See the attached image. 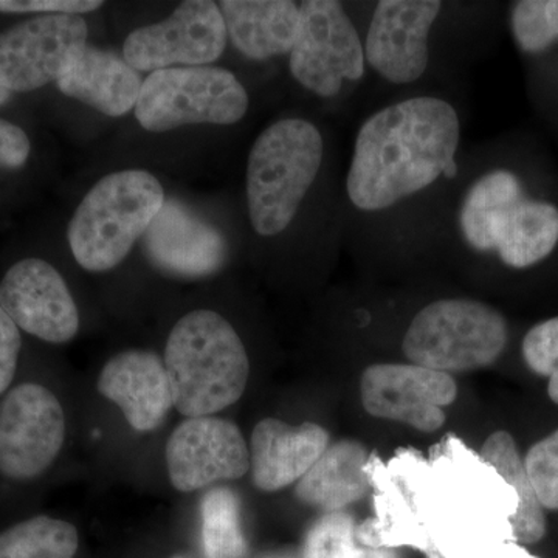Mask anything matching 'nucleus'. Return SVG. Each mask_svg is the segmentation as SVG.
I'll return each instance as SVG.
<instances>
[{
	"mask_svg": "<svg viewBox=\"0 0 558 558\" xmlns=\"http://www.w3.org/2000/svg\"><path fill=\"white\" fill-rule=\"evenodd\" d=\"M461 110L417 90L360 121L341 178L344 244L436 248L462 168Z\"/></svg>",
	"mask_w": 558,
	"mask_h": 558,
	"instance_id": "nucleus-1",
	"label": "nucleus"
},
{
	"mask_svg": "<svg viewBox=\"0 0 558 558\" xmlns=\"http://www.w3.org/2000/svg\"><path fill=\"white\" fill-rule=\"evenodd\" d=\"M558 247V205L529 193L519 172L464 153L436 248L526 270Z\"/></svg>",
	"mask_w": 558,
	"mask_h": 558,
	"instance_id": "nucleus-2",
	"label": "nucleus"
},
{
	"mask_svg": "<svg viewBox=\"0 0 558 558\" xmlns=\"http://www.w3.org/2000/svg\"><path fill=\"white\" fill-rule=\"evenodd\" d=\"M330 145L314 120L289 116L271 121L253 142L245 168L248 222L256 236L277 241L299 223L318 190L340 185L328 180Z\"/></svg>",
	"mask_w": 558,
	"mask_h": 558,
	"instance_id": "nucleus-3",
	"label": "nucleus"
},
{
	"mask_svg": "<svg viewBox=\"0 0 558 558\" xmlns=\"http://www.w3.org/2000/svg\"><path fill=\"white\" fill-rule=\"evenodd\" d=\"M163 362L174 409L185 417L215 416L247 388V349L229 319L215 311L183 315L168 336Z\"/></svg>",
	"mask_w": 558,
	"mask_h": 558,
	"instance_id": "nucleus-4",
	"label": "nucleus"
},
{
	"mask_svg": "<svg viewBox=\"0 0 558 558\" xmlns=\"http://www.w3.org/2000/svg\"><path fill=\"white\" fill-rule=\"evenodd\" d=\"M165 201L160 180L148 171L105 175L70 219L68 240L73 258L94 274L116 269L145 236Z\"/></svg>",
	"mask_w": 558,
	"mask_h": 558,
	"instance_id": "nucleus-5",
	"label": "nucleus"
},
{
	"mask_svg": "<svg viewBox=\"0 0 558 558\" xmlns=\"http://www.w3.org/2000/svg\"><path fill=\"white\" fill-rule=\"evenodd\" d=\"M508 341V319L501 312L484 301L446 296L411 317L402 352L413 365L451 376L494 365Z\"/></svg>",
	"mask_w": 558,
	"mask_h": 558,
	"instance_id": "nucleus-6",
	"label": "nucleus"
},
{
	"mask_svg": "<svg viewBox=\"0 0 558 558\" xmlns=\"http://www.w3.org/2000/svg\"><path fill=\"white\" fill-rule=\"evenodd\" d=\"M299 39L289 54L293 81L326 102L349 101L368 76L363 32L339 0H304Z\"/></svg>",
	"mask_w": 558,
	"mask_h": 558,
	"instance_id": "nucleus-7",
	"label": "nucleus"
},
{
	"mask_svg": "<svg viewBox=\"0 0 558 558\" xmlns=\"http://www.w3.org/2000/svg\"><path fill=\"white\" fill-rule=\"evenodd\" d=\"M250 109V95L233 72L216 65L157 70L143 81L135 119L149 132L189 124L231 126Z\"/></svg>",
	"mask_w": 558,
	"mask_h": 558,
	"instance_id": "nucleus-8",
	"label": "nucleus"
},
{
	"mask_svg": "<svg viewBox=\"0 0 558 558\" xmlns=\"http://www.w3.org/2000/svg\"><path fill=\"white\" fill-rule=\"evenodd\" d=\"M450 3L440 0H379L363 32L369 73L409 89L435 72L436 39Z\"/></svg>",
	"mask_w": 558,
	"mask_h": 558,
	"instance_id": "nucleus-9",
	"label": "nucleus"
},
{
	"mask_svg": "<svg viewBox=\"0 0 558 558\" xmlns=\"http://www.w3.org/2000/svg\"><path fill=\"white\" fill-rule=\"evenodd\" d=\"M65 414L44 385L25 381L0 402V475L27 483L39 478L60 457Z\"/></svg>",
	"mask_w": 558,
	"mask_h": 558,
	"instance_id": "nucleus-10",
	"label": "nucleus"
},
{
	"mask_svg": "<svg viewBox=\"0 0 558 558\" xmlns=\"http://www.w3.org/2000/svg\"><path fill=\"white\" fill-rule=\"evenodd\" d=\"M229 35L219 3L186 0L170 16L128 36L123 58L137 72L202 68L218 61Z\"/></svg>",
	"mask_w": 558,
	"mask_h": 558,
	"instance_id": "nucleus-11",
	"label": "nucleus"
},
{
	"mask_svg": "<svg viewBox=\"0 0 558 558\" xmlns=\"http://www.w3.org/2000/svg\"><path fill=\"white\" fill-rule=\"evenodd\" d=\"M87 35L84 17L73 14H40L0 33V86L32 92L57 83Z\"/></svg>",
	"mask_w": 558,
	"mask_h": 558,
	"instance_id": "nucleus-12",
	"label": "nucleus"
},
{
	"mask_svg": "<svg viewBox=\"0 0 558 558\" xmlns=\"http://www.w3.org/2000/svg\"><path fill=\"white\" fill-rule=\"evenodd\" d=\"M458 396L453 376L413 363H376L363 371L360 399L371 416L433 433Z\"/></svg>",
	"mask_w": 558,
	"mask_h": 558,
	"instance_id": "nucleus-13",
	"label": "nucleus"
},
{
	"mask_svg": "<svg viewBox=\"0 0 558 558\" xmlns=\"http://www.w3.org/2000/svg\"><path fill=\"white\" fill-rule=\"evenodd\" d=\"M165 459L172 487L185 494L240 480L250 470L248 444L240 427L215 416L186 417L171 433Z\"/></svg>",
	"mask_w": 558,
	"mask_h": 558,
	"instance_id": "nucleus-14",
	"label": "nucleus"
},
{
	"mask_svg": "<svg viewBox=\"0 0 558 558\" xmlns=\"http://www.w3.org/2000/svg\"><path fill=\"white\" fill-rule=\"evenodd\" d=\"M0 306L14 325L47 343L75 339L80 312L60 271L39 258L22 259L0 282Z\"/></svg>",
	"mask_w": 558,
	"mask_h": 558,
	"instance_id": "nucleus-15",
	"label": "nucleus"
},
{
	"mask_svg": "<svg viewBox=\"0 0 558 558\" xmlns=\"http://www.w3.org/2000/svg\"><path fill=\"white\" fill-rule=\"evenodd\" d=\"M143 247L153 266L183 279L215 275L229 253L222 233L175 199L165 201L143 236Z\"/></svg>",
	"mask_w": 558,
	"mask_h": 558,
	"instance_id": "nucleus-16",
	"label": "nucleus"
},
{
	"mask_svg": "<svg viewBox=\"0 0 558 558\" xmlns=\"http://www.w3.org/2000/svg\"><path fill=\"white\" fill-rule=\"evenodd\" d=\"M97 389L119 407L138 433L159 428L174 407L163 359L146 349H130L109 359L98 376Z\"/></svg>",
	"mask_w": 558,
	"mask_h": 558,
	"instance_id": "nucleus-17",
	"label": "nucleus"
},
{
	"mask_svg": "<svg viewBox=\"0 0 558 558\" xmlns=\"http://www.w3.org/2000/svg\"><path fill=\"white\" fill-rule=\"evenodd\" d=\"M330 444L328 429L314 422L289 425L279 418L259 421L250 436V472L263 492L299 483Z\"/></svg>",
	"mask_w": 558,
	"mask_h": 558,
	"instance_id": "nucleus-18",
	"label": "nucleus"
},
{
	"mask_svg": "<svg viewBox=\"0 0 558 558\" xmlns=\"http://www.w3.org/2000/svg\"><path fill=\"white\" fill-rule=\"evenodd\" d=\"M142 76L124 58L84 46L61 70L58 89L108 117H123L135 109Z\"/></svg>",
	"mask_w": 558,
	"mask_h": 558,
	"instance_id": "nucleus-19",
	"label": "nucleus"
},
{
	"mask_svg": "<svg viewBox=\"0 0 558 558\" xmlns=\"http://www.w3.org/2000/svg\"><path fill=\"white\" fill-rule=\"evenodd\" d=\"M220 13L234 49L250 61L289 57L301 27L300 2L222 0Z\"/></svg>",
	"mask_w": 558,
	"mask_h": 558,
	"instance_id": "nucleus-20",
	"label": "nucleus"
},
{
	"mask_svg": "<svg viewBox=\"0 0 558 558\" xmlns=\"http://www.w3.org/2000/svg\"><path fill=\"white\" fill-rule=\"evenodd\" d=\"M368 450L359 440L329 444L314 468L296 483L295 497L325 513L343 512L368 495Z\"/></svg>",
	"mask_w": 558,
	"mask_h": 558,
	"instance_id": "nucleus-21",
	"label": "nucleus"
},
{
	"mask_svg": "<svg viewBox=\"0 0 558 558\" xmlns=\"http://www.w3.org/2000/svg\"><path fill=\"white\" fill-rule=\"evenodd\" d=\"M481 457L509 484L517 498L515 512L510 517L513 535L524 545H535L546 535L545 509L529 476L515 439L505 429L492 433L481 449Z\"/></svg>",
	"mask_w": 558,
	"mask_h": 558,
	"instance_id": "nucleus-22",
	"label": "nucleus"
},
{
	"mask_svg": "<svg viewBox=\"0 0 558 558\" xmlns=\"http://www.w3.org/2000/svg\"><path fill=\"white\" fill-rule=\"evenodd\" d=\"M80 535L73 524L38 515L0 532V558H75Z\"/></svg>",
	"mask_w": 558,
	"mask_h": 558,
	"instance_id": "nucleus-23",
	"label": "nucleus"
},
{
	"mask_svg": "<svg viewBox=\"0 0 558 558\" xmlns=\"http://www.w3.org/2000/svg\"><path fill=\"white\" fill-rule=\"evenodd\" d=\"M202 545L207 558H245L248 543L241 520V502L229 487H213L201 506Z\"/></svg>",
	"mask_w": 558,
	"mask_h": 558,
	"instance_id": "nucleus-24",
	"label": "nucleus"
},
{
	"mask_svg": "<svg viewBox=\"0 0 558 558\" xmlns=\"http://www.w3.org/2000/svg\"><path fill=\"white\" fill-rule=\"evenodd\" d=\"M303 558H399L392 549L363 539L354 517L325 513L307 532Z\"/></svg>",
	"mask_w": 558,
	"mask_h": 558,
	"instance_id": "nucleus-25",
	"label": "nucleus"
},
{
	"mask_svg": "<svg viewBox=\"0 0 558 558\" xmlns=\"http://www.w3.org/2000/svg\"><path fill=\"white\" fill-rule=\"evenodd\" d=\"M509 28L521 53L542 54L558 43V0H519L509 10Z\"/></svg>",
	"mask_w": 558,
	"mask_h": 558,
	"instance_id": "nucleus-26",
	"label": "nucleus"
},
{
	"mask_svg": "<svg viewBox=\"0 0 558 558\" xmlns=\"http://www.w3.org/2000/svg\"><path fill=\"white\" fill-rule=\"evenodd\" d=\"M521 352L532 373L548 377L549 398L558 405V317L529 329Z\"/></svg>",
	"mask_w": 558,
	"mask_h": 558,
	"instance_id": "nucleus-27",
	"label": "nucleus"
},
{
	"mask_svg": "<svg viewBox=\"0 0 558 558\" xmlns=\"http://www.w3.org/2000/svg\"><path fill=\"white\" fill-rule=\"evenodd\" d=\"M524 465L543 509L558 510V429L529 449Z\"/></svg>",
	"mask_w": 558,
	"mask_h": 558,
	"instance_id": "nucleus-28",
	"label": "nucleus"
},
{
	"mask_svg": "<svg viewBox=\"0 0 558 558\" xmlns=\"http://www.w3.org/2000/svg\"><path fill=\"white\" fill-rule=\"evenodd\" d=\"M105 5L98 0H0V13L81 14Z\"/></svg>",
	"mask_w": 558,
	"mask_h": 558,
	"instance_id": "nucleus-29",
	"label": "nucleus"
},
{
	"mask_svg": "<svg viewBox=\"0 0 558 558\" xmlns=\"http://www.w3.org/2000/svg\"><path fill=\"white\" fill-rule=\"evenodd\" d=\"M21 349V330L0 306V396L13 384Z\"/></svg>",
	"mask_w": 558,
	"mask_h": 558,
	"instance_id": "nucleus-30",
	"label": "nucleus"
},
{
	"mask_svg": "<svg viewBox=\"0 0 558 558\" xmlns=\"http://www.w3.org/2000/svg\"><path fill=\"white\" fill-rule=\"evenodd\" d=\"M32 143L24 130L0 119V168L17 170L27 163Z\"/></svg>",
	"mask_w": 558,
	"mask_h": 558,
	"instance_id": "nucleus-31",
	"label": "nucleus"
},
{
	"mask_svg": "<svg viewBox=\"0 0 558 558\" xmlns=\"http://www.w3.org/2000/svg\"><path fill=\"white\" fill-rule=\"evenodd\" d=\"M11 100V92L3 89L2 86H0V106L5 105V102H9Z\"/></svg>",
	"mask_w": 558,
	"mask_h": 558,
	"instance_id": "nucleus-32",
	"label": "nucleus"
},
{
	"mask_svg": "<svg viewBox=\"0 0 558 558\" xmlns=\"http://www.w3.org/2000/svg\"><path fill=\"white\" fill-rule=\"evenodd\" d=\"M170 558H199V557L191 556V554H175V556H172Z\"/></svg>",
	"mask_w": 558,
	"mask_h": 558,
	"instance_id": "nucleus-33",
	"label": "nucleus"
},
{
	"mask_svg": "<svg viewBox=\"0 0 558 558\" xmlns=\"http://www.w3.org/2000/svg\"><path fill=\"white\" fill-rule=\"evenodd\" d=\"M267 558H284V557H267Z\"/></svg>",
	"mask_w": 558,
	"mask_h": 558,
	"instance_id": "nucleus-34",
	"label": "nucleus"
}]
</instances>
